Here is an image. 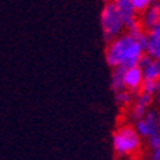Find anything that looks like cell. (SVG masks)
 Masks as SVG:
<instances>
[{"label": "cell", "instance_id": "14", "mask_svg": "<svg viewBox=\"0 0 160 160\" xmlns=\"http://www.w3.org/2000/svg\"><path fill=\"white\" fill-rule=\"evenodd\" d=\"M142 91L143 92H147V94L154 95V94H156V81H146L144 79L143 87H142Z\"/></svg>", "mask_w": 160, "mask_h": 160}, {"label": "cell", "instance_id": "9", "mask_svg": "<svg viewBox=\"0 0 160 160\" xmlns=\"http://www.w3.org/2000/svg\"><path fill=\"white\" fill-rule=\"evenodd\" d=\"M147 49L146 53L152 55L153 58L160 61V23L147 29Z\"/></svg>", "mask_w": 160, "mask_h": 160}, {"label": "cell", "instance_id": "5", "mask_svg": "<svg viewBox=\"0 0 160 160\" xmlns=\"http://www.w3.org/2000/svg\"><path fill=\"white\" fill-rule=\"evenodd\" d=\"M114 2H116V6L118 9L120 16L123 19V23L127 30H130L131 28H134L136 25L140 23V19L137 16L138 13L134 9L131 0H114Z\"/></svg>", "mask_w": 160, "mask_h": 160}, {"label": "cell", "instance_id": "11", "mask_svg": "<svg viewBox=\"0 0 160 160\" xmlns=\"http://www.w3.org/2000/svg\"><path fill=\"white\" fill-rule=\"evenodd\" d=\"M126 69L127 68H123V67L112 68V71H111V89L114 94L121 92V91L126 89V85H124V74H126Z\"/></svg>", "mask_w": 160, "mask_h": 160}, {"label": "cell", "instance_id": "17", "mask_svg": "<svg viewBox=\"0 0 160 160\" xmlns=\"http://www.w3.org/2000/svg\"><path fill=\"white\" fill-rule=\"evenodd\" d=\"M156 94H159L160 95V77L157 78V81H156Z\"/></svg>", "mask_w": 160, "mask_h": 160}, {"label": "cell", "instance_id": "6", "mask_svg": "<svg viewBox=\"0 0 160 160\" xmlns=\"http://www.w3.org/2000/svg\"><path fill=\"white\" fill-rule=\"evenodd\" d=\"M143 82H144V75L140 65H134L131 68H127L124 74V85L126 89H128L133 94H138L142 91Z\"/></svg>", "mask_w": 160, "mask_h": 160}, {"label": "cell", "instance_id": "10", "mask_svg": "<svg viewBox=\"0 0 160 160\" xmlns=\"http://www.w3.org/2000/svg\"><path fill=\"white\" fill-rule=\"evenodd\" d=\"M140 23L146 30L160 23V2H154L147 10L143 12L142 18H140Z\"/></svg>", "mask_w": 160, "mask_h": 160}, {"label": "cell", "instance_id": "3", "mask_svg": "<svg viewBox=\"0 0 160 160\" xmlns=\"http://www.w3.org/2000/svg\"><path fill=\"white\" fill-rule=\"evenodd\" d=\"M100 23H101V30H102V35H104V39L107 43L110 41H112V39H116L117 36H120L123 33V30L126 29L114 0H107L104 3V6L101 9Z\"/></svg>", "mask_w": 160, "mask_h": 160}, {"label": "cell", "instance_id": "12", "mask_svg": "<svg viewBox=\"0 0 160 160\" xmlns=\"http://www.w3.org/2000/svg\"><path fill=\"white\" fill-rule=\"evenodd\" d=\"M134 95L136 94L130 92L128 89H124L121 92L114 94V98H116V102L118 107H127V105H131L134 101Z\"/></svg>", "mask_w": 160, "mask_h": 160}, {"label": "cell", "instance_id": "7", "mask_svg": "<svg viewBox=\"0 0 160 160\" xmlns=\"http://www.w3.org/2000/svg\"><path fill=\"white\" fill-rule=\"evenodd\" d=\"M153 97H154V95L147 94V92H143V91H140L138 94H136L133 104L130 105V116H131V118L138 120V118H142V117H144L146 112L150 110Z\"/></svg>", "mask_w": 160, "mask_h": 160}, {"label": "cell", "instance_id": "4", "mask_svg": "<svg viewBox=\"0 0 160 160\" xmlns=\"http://www.w3.org/2000/svg\"><path fill=\"white\" fill-rule=\"evenodd\" d=\"M136 130L143 138H150L154 134L160 133V112L156 110H149L146 112V116L142 118L136 120Z\"/></svg>", "mask_w": 160, "mask_h": 160}, {"label": "cell", "instance_id": "8", "mask_svg": "<svg viewBox=\"0 0 160 160\" xmlns=\"http://www.w3.org/2000/svg\"><path fill=\"white\" fill-rule=\"evenodd\" d=\"M143 69V75H144L146 81H157L160 77V61L153 58L149 53H144L140 63H138Z\"/></svg>", "mask_w": 160, "mask_h": 160}, {"label": "cell", "instance_id": "15", "mask_svg": "<svg viewBox=\"0 0 160 160\" xmlns=\"http://www.w3.org/2000/svg\"><path fill=\"white\" fill-rule=\"evenodd\" d=\"M147 143H149L150 150H157L160 149V133L152 136L150 138H147Z\"/></svg>", "mask_w": 160, "mask_h": 160}, {"label": "cell", "instance_id": "16", "mask_svg": "<svg viewBox=\"0 0 160 160\" xmlns=\"http://www.w3.org/2000/svg\"><path fill=\"white\" fill-rule=\"evenodd\" d=\"M150 160H160V149L152 150V156H150Z\"/></svg>", "mask_w": 160, "mask_h": 160}, {"label": "cell", "instance_id": "13", "mask_svg": "<svg viewBox=\"0 0 160 160\" xmlns=\"http://www.w3.org/2000/svg\"><path fill=\"white\" fill-rule=\"evenodd\" d=\"M154 2H157V0H131L134 9H136L137 13H140V15H142L143 12L147 10Z\"/></svg>", "mask_w": 160, "mask_h": 160}, {"label": "cell", "instance_id": "2", "mask_svg": "<svg viewBox=\"0 0 160 160\" xmlns=\"http://www.w3.org/2000/svg\"><path fill=\"white\" fill-rule=\"evenodd\" d=\"M112 149L120 159L136 156L142 149V136L131 124H121L111 136Z\"/></svg>", "mask_w": 160, "mask_h": 160}, {"label": "cell", "instance_id": "1", "mask_svg": "<svg viewBox=\"0 0 160 160\" xmlns=\"http://www.w3.org/2000/svg\"><path fill=\"white\" fill-rule=\"evenodd\" d=\"M144 53L146 49L143 48L140 41L127 32V33H121L107 43L105 61L111 69L117 67L131 68L140 63Z\"/></svg>", "mask_w": 160, "mask_h": 160}]
</instances>
